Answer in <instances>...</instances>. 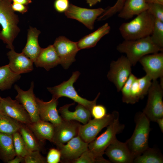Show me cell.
<instances>
[{
    "label": "cell",
    "instance_id": "1",
    "mask_svg": "<svg viewBox=\"0 0 163 163\" xmlns=\"http://www.w3.org/2000/svg\"><path fill=\"white\" fill-rule=\"evenodd\" d=\"M12 0H0V40L10 50L14 49L13 42L20 31L18 26L19 17L12 9Z\"/></svg>",
    "mask_w": 163,
    "mask_h": 163
},
{
    "label": "cell",
    "instance_id": "2",
    "mask_svg": "<svg viewBox=\"0 0 163 163\" xmlns=\"http://www.w3.org/2000/svg\"><path fill=\"white\" fill-rule=\"evenodd\" d=\"M117 49L126 54L132 66L135 65L144 56L163 50L153 41L150 36L134 40H124L117 45Z\"/></svg>",
    "mask_w": 163,
    "mask_h": 163
},
{
    "label": "cell",
    "instance_id": "3",
    "mask_svg": "<svg viewBox=\"0 0 163 163\" xmlns=\"http://www.w3.org/2000/svg\"><path fill=\"white\" fill-rule=\"evenodd\" d=\"M134 121L135 126L133 133L125 142L135 158L149 147L151 128L150 121L142 112L136 114Z\"/></svg>",
    "mask_w": 163,
    "mask_h": 163
},
{
    "label": "cell",
    "instance_id": "4",
    "mask_svg": "<svg viewBox=\"0 0 163 163\" xmlns=\"http://www.w3.org/2000/svg\"><path fill=\"white\" fill-rule=\"evenodd\" d=\"M154 18L147 10L131 21L122 23L119 30L125 40H134L151 35L154 24Z\"/></svg>",
    "mask_w": 163,
    "mask_h": 163
},
{
    "label": "cell",
    "instance_id": "5",
    "mask_svg": "<svg viewBox=\"0 0 163 163\" xmlns=\"http://www.w3.org/2000/svg\"><path fill=\"white\" fill-rule=\"evenodd\" d=\"M80 75V73L78 71L73 72L71 76L67 81H64L53 87H47V89L52 95V98L57 100L63 97L69 98L78 104L85 106L90 111L92 107L96 104L100 93H99L94 100L92 101L88 100L79 95L75 90L73 84Z\"/></svg>",
    "mask_w": 163,
    "mask_h": 163
},
{
    "label": "cell",
    "instance_id": "6",
    "mask_svg": "<svg viewBox=\"0 0 163 163\" xmlns=\"http://www.w3.org/2000/svg\"><path fill=\"white\" fill-rule=\"evenodd\" d=\"M119 116L107 126L106 130L88 144V149L97 155L103 157L105 150L117 138L116 135L123 132L125 125L121 123Z\"/></svg>",
    "mask_w": 163,
    "mask_h": 163
},
{
    "label": "cell",
    "instance_id": "7",
    "mask_svg": "<svg viewBox=\"0 0 163 163\" xmlns=\"http://www.w3.org/2000/svg\"><path fill=\"white\" fill-rule=\"evenodd\" d=\"M146 105L142 112L151 121L163 117V87L157 80H153L148 94Z\"/></svg>",
    "mask_w": 163,
    "mask_h": 163
},
{
    "label": "cell",
    "instance_id": "8",
    "mask_svg": "<svg viewBox=\"0 0 163 163\" xmlns=\"http://www.w3.org/2000/svg\"><path fill=\"white\" fill-rule=\"evenodd\" d=\"M119 116V113L115 111L107 114L102 118L91 119L86 124L80 125L78 135L84 141L89 143L96 137L104 128L108 126Z\"/></svg>",
    "mask_w": 163,
    "mask_h": 163
},
{
    "label": "cell",
    "instance_id": "9",
    "mask_svg": "<svg viewBox=\"0 0 163 163\" xmlns=\"http://www.w3.org/2000/svg\"><path fill=\"white\" fill-rule=\"evenodd\" d=\"M132 65L126 56H122L116 61H112L107 75L108 79L115 85L118 92L132 73Z\"/></svg>",
    "mask_w": 163,
    "mask_h": 163
},
{
    "label": "cell",
    "instance_id": "10",
    "mask_svg": "<svg viewBox=\"0 0 163 163\" xmlns=\"http://www.w3.org/2000/svg\"><path fill=\"white\" fill-rule=\"evenodd\" d=\"M105 11V10L101 8L89 9L70 4L68 9L64 13L67 18L77 20L92 30L94 28L96 19Z\"/></svg>",
    "mask_w": 163,
    "mask_h": 163
},
{
    "label": "cell",
    "instance_id": "11",
    "mask_svg": "<svg viewBox=\"0 0 163 163\" xmlns=\"http://www.w3.org/2000/svg\"><path fill=\"white\" fill-rule=\"evenodd\" d=\"M53 45L59 58L60 64L67 69L75 61V56L79 50L77 42L60 36L56 39Z\"/></svg>",
    "mask_w": 163,
    "mask_h": 163
},
{
    "label": "cell",
    "instance_id": "12",
    "mask_svg": "<svg viewBox=\"0 0 163 163\" xmlns=\"http://www.w3.org/2000/svg\"><path fill=\"white\" fill-rule=\"evenodd\" d=\"M88 143L84 141L78 136L74 137L67 143L56 145L61 153V161L72 163L88 149Z\"/></svg>",
    "mask_w": 163,
    "mask_h": 163
},
{
    "label": "cell",
    "instance_id": "13",
    "mask_svg": "<svg viewBox=\"0 0 163 163\" xmlns=\"http://www.w3.org/2000/svg\"><path fill=\"white\" fill-rule=\"evenodd\" d=\"M0 112L27 124L32 122L27 111L16 100H13L8 96L2 98L0 102Z\"/></svg>",
    "mask_w": 163,
    "mask_h": 163
},
{
    "label": "cell",
    "instance_id": "14",
    "mask_svg": "<svg viewBox=\"0 0 163 163\" xmlns=\"http://www.w3.org/2000/svg\"><path fill=\"white\" fill-rule=\"evenodd\" d=\"M34 87L33 81L30 83L29 89L26 91L23 90L17 85L14 86V89L18 93L15 99L22 105L28 113L32 122L40 120L38 113L36 97L34 92Z\"/></svg>",
    "mask_w": 163,
    "mask_h": 163
},
{
    "label": "cell",
    "instance_id": "15",
    "mask_svg": "<svg viewBox=\"0 0 163 163\" xmlns=\"http://www.w3.org/2000/svg\"><path fill=\"white\" fill-rule=\"evenodd\" d=\"M139 62L152 81L163 77V53L160 52L142 57Z\"/></svg>",
    "mask_w": 163,
    "mask_h": 163
},
{
    "label": "cell",
    "instance_id": "16",
    "mask_svg": "<svg viewBox=\"0 0 163 163\" xmlns=\"http://www.w3.org/2000/svg\"><path fill=\"white\" fill-rule=\"evenodd\" d=\"M104 154L110 163H133L134 159L126 143L117 139L107 148Z\"/></svg>",
    "mask_w": 163,
    "mask_h": 163
},
{
    "label": "cell",
    "instance_id": "17",
    "mask_svg": "<svg viewBox=\"0 0 163 163\" xmlns=\"http://www.w3.org/2000/svg\"><path fill=\"white\" fill-rule=\"evenodd\" d=\"M80 124L75 121L63 120L55 126L52 142L55 145L64 144L78 135Z\"/></svg>",
    "mask_w": 163,
    "mask_h": 163
},
{
    "label": "cell",
    "instance_id": "18",
    "mask_svg": "<svg viewBox=\"0 0 163 163\" xmlns=\"http://www.w3.org/2000/svg\"><path fill=\"white\" fill-rule=\"evenodd\" d=\"M36 100L41 120L50 122L55 126L62 121L63 120L57 108L58 104L57 99L52 98L49 101L45 102L36 97Z\"/></svg>",
    "mask_w": 163,
    "mask_h": 163
},
{
    "label": "cell",
    "instance_id": "19",
    "mask_svg": "<svg viewBox=\"0 0 163 163\" xmlns=\"http://www.w3.org/2000/svg\"><path fill=\"white\" fill-rule=\"evenodd\" d=\"M7 55L9 61L8 65L13 72L21 74L29 72L33 70V62L23 52L18 53L14 49L11 50Z\"/></svg>",
    "mask_w": 163,
    "mask_h": 163
},
{
    "label": "cell",
    "instance_id": "20",
    "mask_svg": "<svg viewBox=\"0 0 163 163\" xmlns=\"http://www.w3.org/2000/svg\"><path fill=\"white\" fill-rule=\"evenodd\" d=\"M75 103L66 104L59 108L58 110L62 120L66 121H78L83 124H86L91 119V115L89 110L83 105L78 104L75 110L71 111L69 110L71 106Z\"/></svg>",
    "mask_w": 163,
    "mask_h": 163
},
{
    "label": "cell",
    "instance_id": "21",
    "mask_svg": "<svg viewBox=\"0 0 163 163\" xmlns=\"http://www.w3.org/2000/svg\"><path fill=\"white\" fill-rule=\"evenodd\" d=\"M34 63L36 67L43 68L47 71L60 64L59 58L53 45L42 48Z\"/></svg>",
    "mask_w": 163,
    "mask_h": 163
},
{
    "label": "cell",
    "instance_id": "22",
    "mask_svg": "<svg viewBox=\"0 0 163 163\" xmlns=\"http://www.w3.org/2000/svg\"><path fill=\"white\" fill-rule=\"evenodd\" d=\"M40 33V31L36 27L30 26L27 30V43L22 50V52L33 62L42 49L40 46L38 41V36Z\"/></svg>",
    "mask_w": 163,
    "mask_h": 163
},
{
    "label": "cell",
    "instance_id": "23",
    "mask_svg": "<svg viewBox=\"0 0 163 163\" xmlns=\"http://www.w3.org/2000/svg\"><path fill=\"white\" fill-rule=\"evenodd\" d=\"M26 125L40 141L52 142L55 126L52 123L40 120Z\"/></svg>",
    "mask_w": 163,
    "mask_h": 163
},
{
    "label": "cell",
    "instance_id": "24",
    "mask_svg": "<svg viewBox=\"0 0 163 163\" xmlns=\"http://www.w3.org/2000/svg\"><path fill=\"white\" fill-rule=\"evenodd\" d=\"M148 6L145 0H126L118 17L125 19H130L147 11Z\"/></svg>",
    "mask_w": 163,
    "mask_h": 163
},
{
    "label": "cell",
    "instance_id": "25",
    "mask_svg": "<svg viewBox=\"0 0 163 163\" xmlns=\"http://www.w3.org/2000/svg\"><path fill=\"white\" fill-rule=\"evenodd\" d=\"M110 26L106 23L94 31L84 36L76 42L79 50L94 47L103 37L110 32Z\"/></svg>",
    "mask_w": 163,
    "mask_h": 163
},
{
    "label": "cell",
    "instance_id": "26",
    "mask_svg": "<svg viewBox=\"0 0 163 163\" xmlns=\"http://www.w3.org/2000/svg\"><path fill=\"white\" fill-rule=\"evenodd\" d=\"M16 156L12 135L0 133V159L8 163Z\"/></svg>",
    "mask_w": 163,
    "mask_h": 163
},
{
    "label": "cell",
    "instance_id": "27",
    "mask_svg": "<svg viewBox=\"0 0 163 163\" xmlns=\"http://www.w3.org/2000/svg\"><path fill=\"white\" fill-rule=\"evenodd\" d=\"M18 132L29 152L43 150L44 143L39 140L26 124L21 123Z\"/></svg>",
    "mask_w": 163,
    "mask_h": 163
},
{
    "label": "cell",
    "instance_id": "28",
    "mask_svg": "<svg viewBox=\"0 0 163 163\" xmlns=\"http://www.w3.org/2000/svg\"><path fill=\"white\" fill-rule=\"evenodd\" d=\"M21 74L13 72L8 64L0 67V90L10 89L12 85L19 80Z\"/></svg>",
    "mask_w": 163,
    "mask_h": 163
},
{
    "label": "cell",
    "instance_id": "29",
    "mask_svg": "<svg viewBox=\"0 0 163 163\" xmlns=\"http://www.w3.org/2000/svg\"><path fill=\"white\" fill-rule=\"evenodd\" d=\"M134 163H163V156L159 150L148 148L141 155L134 158Z\"/></svg>",
    "mask_w": 163,
    "mask_h": 163
},
{
    "label": "cell",
    "instance_id": "30",
    "mask_svg": "<svg viewBox=\"0 0 163 163\" xmlns=\"http://www.w3.org/2000/svg\"><path fill=\"white\" fill-rule=\"evenodd\" d=\"M21 123L0 112V133L13 135L18 131Z\"/></svg>",
    "mask_w": 163,
    "mask_h": 163
},
{
    "label": "cell",
    "instance_id": "31",
    "mask_svg": "<svg viewBox=\"0 0 163 163\" xmlns=\"http://www.w3.org/2000/svg\"><path fill=\"white\" fill-rule=\"evenodd\" d=\"M109 160L103 157H99L88 149L84 152L72 163H110Z\"/></svg>",
    "mask_w": 163,
    "mask_h": 163
},
{
    "label": "cell",
    "instance_id": "32",
    "mask_svg": "<svg viewBox=\"0 0 163 163\" xmlns=\"http://www.w3.org/2000/svg\"><path fill=\"white\" fill-rule=\"evenodd\" d=\"M150 36L156 45L163 49V22L155 19L152 31Z\"/></svg>",
    "mask_w": 163,
    "mask_h": 163
},
{
    "label": "cell",
    "instance_id": "33",
    "mask_svg": "<svg viewBox=\"0 0 163 163\" xmlns=\"http://www.w3.org/2000/svg\"><path fill=\"white\" fill-rule=\"evenodd\" d=\"M12 136L16 155L24 158L29 152L26 148L21 136L18 131L14 133Z\"/></svg>",
    "mask_w": 163,
    "mask_h": 163
},
{
    "label": "cell",
    "instance_id": "34",
    "mask_svg": "<svg viewBox=\"0 0 163 163\" xmlns=\"http://www.w3.org/2000/svg\"><path fill=\"white\" fill-rule=\"evenodd\" d=\"M126 0H117L115 4L110 7L97 18L98 20L105 19L119 12L122 9Z\"/></svg>",
    "mask_w": 163,
    "mask_h": 163
},
{
    "label": "cell",
    "instance_id": "35",
    "mask_svg": "<svg viewBox=\"0 0 163 163\" xmlns=\"http://www.w3.org/2000/svg\"><path fill=\"white\" fill-rule=\"evenodd\" d=\"M136 78L132 73L122 87L120 91L122 93V100L123 102L129 104L131 87L133 82Z\"/></svg>",
    "mask_w": 163,
    "mask_h": 163
},
{
    "label": "cell",
    "instance_id": "36",
    "mask_svg": "<svg viewBox=\"0 0 163 163\" xmlns=\"http://www.w3.org/2000/svg\"><path fill=\"white\" fill-rule=\"evenodd\" d=\"M147 11L155 19L163 22V5L157 3H148Z\"/></svg>",
    "mask_w": 163,
    "mask_h": 163
},
{
    "label": "cell",
    "instance_id": "37",
    "mask_svg": "<svg viewBox=\"0 0 163 163\" xmlns=\"http://www.w3.org/2000/svg\"><path fill=\"white\" fill-rule=\"evenodd\" d=\"M38 151L29 152L24 157V163H46V159Z\"/></svg>",
    "mask_w": 163,
    "mask_h": 163
},
{
    "label": "cell",
    "instance_id": "38",
    "mask_svg": "<svg viewBox=\"0 0 163 163\" xmlns=\"http://www.w3.org/2000/svg\"><path fill=\"white\" fill-rule=\"evenodd\" d=\"M152 81L151 78L146 75L140 78H138L139 89L143 98L147 94L151 85Z\"/></svg>",
    "mask_w": 163,
    "mask_h": 163
},
{
    "label": "cell",
    "instance_id": "39",
    "mask_svg": "<svg viewBox=\"0 0 163 163\" xmlns=\"http://www.w3.org/2000/svg\"><path fill=\"white\" fill-rule=\"evenodd\" d=\"M90 112L91 116L95 119L102 118L107 114L106 107L101 104H95L92 107Z\"/></svg>",
    "mask_w": 163,
    "mask_h": 163
},
{
    "label": "cell",
    "instance_id": "40",
    "mask_svg": "<svg viewBox=\"0 0 163 163\" xmlns=\"http://www.w3.org/2000/svg\"><path fill=\"white\" fill-rule=\"evenodd\" d=\"M46 159V163H58L61 161V153L58 149L54 148L50 149Z\"/></svg>",
    "mask_w": 163,
    "mask_h": 163
},
{
    "label": "cell",
    "instance_id": "41",
    "mask_svg": "<svg viewBox=\"0 0 163 163\" xmlns=\"http://www.w3.org/2000/svg\"><path fill=\"white\" fill-rule=\"evenodd\" d=\"M70 4L69 0H55L54 6L58 12H65L68 9Z\"/></svg>",
    "mask_w": 163,
    "mask_h": 163
},
{
    "label": "cell",
    "instance_id": "42",
    "mask_svg": "<svg viewBox=\"0 0 163 163\" xmlns=\"http://www.w3.org/2000/svg\"><path fill=\"white\" fill-rule=\"evenodd\" d=\"M11 7L14 11L18 12L22 14L28 11V8L27 5L20 3L12 2Z\"/></svg>",
    "mask_w": 163,
    "mask_h": 163
},
{
    "label": "cell",
    "instance_id": "43",
    "mask_svg": "<svg viewBox=\"0 0 163 163\" xmlns=\"http://www.w3.org/2000/svg\"><path fill=\"white\" fill-rule=\"evenodd\" d=\"M24 157L16 155L13 159L9 161L8 163H24Z\"/></svg>",
    "mask_w": 163,
    "mask_h": 163
},
{
    "label": "cell",
    "instance_id": "44",
    "mask_svg": "<svg viewBox=\"0 0 163 163\" xmlns=\"http://www.w3.org/2000/svg\"><path fill=\"white\" fill-rule=\"evenodd\" d=\"M13 2L20 3L25 5H27L32 2L31 0H12Z\"/></svg>",
    "mask_w": 163,
    "mask_h": 163
},
{
    "label": "cell",
    "instance_id": "45",
    "mask_svg": "<svg viewBox=\"0 0 163 163\" xmlns=\"http://www.w3.org/2000/svg\"><path fill=\"white\" fill-rule=\"evenodd\" d=\"M158 124L161 132L163 133V117L158 119L156 122Z\"/></svg>",
    "mask_w": 163,
    "mask_h": 163
},
{
    "label": "cell",
    "instance_id": "46",
    "mask_svg": "<svg viewBox=\"0 0 163 163\" xmlns=\"http://www.w3.org/2000/svg\"><path fill=\"white\" fill-rule=\"evenodd\" d=\"M87 3L91 7L100 2L101 0H85Z\"/></svg>",
    "mask_w": 163,
    "mask_h": 163
},
{
    "label": "cell",
    "instance_id": "47",
    "mask_svg": "<svg viewBox=\"0 0 163 163\" xmlns=\"http://www.w3.org/2000/svg\"><path fill=\"white\" fill-rule=\"evenodd\" d=\"M148 3H157L163 5V0H145Z\"/></svg>",
    "mask_w": 163,
    "mask_h": 163
},
{
    "label": "cell",
    "instance_id": "48",
    "mask_svg": "<svg viewBox=\"0 0 163 163\" xmlns=\"http://www.w3.org/2000/svg\"><path fill=\"white\" fill-rule=\"evenodd\" d=\"M2 97L0 96V102L1 100V99H2Z\"/></svg>",
    "mask_w": 163,
    "mask_h": 163
},
{
    "label": "cell",
    "instance_id": "49",
    "mask_svg": "<svg viewBox=\"0 0 163 163\" xmlns=\"http://www.w3.org/2000/svg\"></svg>",
    "mask_w": 163,
    "mask_h": 163
}]
</instances>
